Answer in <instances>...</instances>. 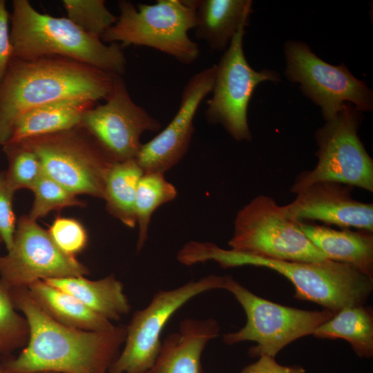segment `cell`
Returning <instances> with one entry per match:
<instances>
[{
	"mask_svg": "<svg viewBox=\"0 0 373 373\" xmlns=\"http://www.w3.org/2000/svg\"><path fill=\"white\" fill-rule=\"evenodd\" d=\"M13 303L26 318L29 338L15 357L1 362L8 373H108L124 343L126 329L91 332L64 325L45 314L27 287H10Z\"/></svg>",
	"mask_w": 373,
	"mask_h": 373,
	"instance_id": "1",
	"label": "cell"
},
{
	"mask_svg": "<svg viewBox=\"0 0 373 373\" xmlns=\"http://www.w3.org/2000/svg\"><path fill=\"white\" fill-rule=\"evenodd\" d=\"M115 75L62 57H12L0 82V145L8 142L14 122L29 110L66 99L105 100Z\"/></svg>",
	"mask_w": 373,
	"mask_h": 373,
	"instance_id": "2",
	"label": "cell"
},
{
	"mask_svg": "<svg viewBox=\"0 0 373 373\" xmlns=\"http://www.w3.org/2000/svg\"><path fill=\"white\" fill-rule=\"evenodd\" d=\"M194 256L199 263L213 260L222 268L251 265L274 270L293 284L296 298L315 303L335 313L364 305L373 289V279L350 265L329 259L320 262L271 260L224 249L210 242H199Z\"/></svg>",
	"mask_w": 373,
	"mask_h": 373,
	"instance_id": "3",
	"label": "cell"
},
{
	"mask_svg": "<svg viewBox=\"0 0 373 373\" xmlns=\"http://www.w3.org/2000/svg\"><path fill=\"white\" fill-rule=\"evenodd\" d=\"M12 57L30 60L58 56L123 75L126 59L120 44H105L68 17L36 10L28 0H14L10 15Z\"/></svg>",
	"mask_w": 373,
	"mask_h": 373,
	"instance_id": "4",
	"label": "cell"
},
{
	"mask_svg": "<svg viewBox=\"0 0 373 373\" xmlns=\"http://www.w3.org/2000/svg\"><path fill=\"white\" fill-rule=\"evenodd\" d=\"M117 5L119 15L102 35V41L152 48L184 64L197 60L198 45L189 36L195 25V0H157L137 8L121 0Z\"/></svg>",
	"mask_w": 373,
	"mask_h": 373,
	"instance_id": "5",
	"label": "cell"
},
{
	"mask_svg": "<svg viewBox=\"0 0 373 373\" xmlns=\"http://www.w3.org/2000/svg\"><path fill=\"white\" fill-rule=\"evenodd\" d=\"M231 249L283 261L320 262L327 257L270 196L259 195L241 208L234 220Z\"/></svg>",
	"mask_w": 373,
	"mask_h": 373,
	"instance_id": "6",
	"label": "cell"
},
{
	"mask_svg": "<svg viewBox=\"0 0 373 373\" xmlns=\"http://www.w3.org/2000/svg\"><path fill=\"white\" fill-rule=\"evenodd\" d=\"M224 289L229 291L242 307L247 316L245 325L226 334L227 345L249 341L257 344L249 354L253 357H275L286 345L314 331L330 319L335 312L324 309L309 311L282 305L258 296L231 276H225Z\"/></svg>",
	"mask_w": 373,
	"mask_h": 373,
	"instance_id": "7",
	"label": "cell"
},
{
	"mask_svg": "<svg viewBox=\"0 0 373 373\" xmlns=\"http://www.w3.org/2000/svg\"><path fill=\"white\" fill-rule=\"evenodd\" d=\"M361 120V112L346 103L334 118L316 131L317 164L297 177L291 193L298 194L323 181L373 191V160L357 134Z\"/></svg>",
	"mask_w": 373,
	"mask_h": 373,
	"instance_id": "8",
	"label": "cell"
},
{
	"mask_svg": "<svg viewBox=\"0 0 373 373\" xmlns=\"http://www.w3.org/2000/svg\"><path fill=\"white\" fill-rule=\"evenodd\" d=\"M37 156L43 173L70 192L103 198L113 162L82 127L21 142Z\"/></svg>",
	"mask_w": 373,
	"mask_h": 373,
	"instance_id": "9",
	"label": "cell"
},
{
	"mask_svg": "<svg viewBox=\"0 0 373 373\" xmlns=\"http://www.w3.org/2000/svg\"><path fill=\"white\" fill-rule=\"evenodd\" d=\"M225 276L208 275L171 290H160L144 309L135 311L126 327L124 346L108 373H144L161 349V334L171 316L205 291L224 289Z\"/></svg>",
	"mask_w": 373,
	"mask_h": 373,
	"instance_id": "10",
	"label": "cell"
},
{
	"mask_svg": "<svg viewBox=\"0 0 373 373\" xmlns=\"http://www.w3.org/2000/svg\"><path fill=\"white\" fill-rule=\"evenodd\" d=\"M245 27L241 26L216 64L212 96L205 117L211 124H220L236 140H250L247 109L255 88L265 81L277 82L274 70L256 71L247 62L243 50Z\"/></svg>",
	"mask_w": 373,
	"mask_h": 373,
	"instance_id": "11",
	"label": "cell"
},
{
	"mask_svg": "<svg viewBox=\"0 0 373 373\" xmlns=\"http://www.w3.org/2000/svg\"><path fill=\"white\" fill-rule=\"evenodd\" d=\"M285 75L298 82L303 94L321 108L325 121L334 118L346 103L361 111H370L372 92L342 64L331 65L313 53L301 41H287Z\"/></svg>",
	"mask_w": 373,
	"mask_h": 373,
	"instance_id": "12",
	"label": "cell"
},
{
	"mask_svg": "<svg viewBox=\"0 0 373 373\" xmlns=\"http://www.w3.org/2000/svg\"><path fill=\"white\" fill-rule=\"evenodd\" d=\"M79 126L113 162L135 159L141 135L162 128L158 119L133 100L122 75H115L105 102L87 111Z\"/></svg>",
	"mask_w": 373,
	"mask_h": 373,
	"instance_id": "13",
	"label": "cell"
},
{
	"mask_svg": "<svg viewBox=\"0 0 373 373\" xmlns=\"http://www.w3.org/2000/svg\"><path fill=\"white\" fill-rule=\"evenodd\" d=\"M88 273L84 264L60 250L48 232L26 216L19 218L12 247L0 260V279L10 287Z\"/></svg>",
	"mask_w": 373,
	"mask_h": 373,
	"instance_id": "14",
	"label": "cell"
},
{
	"mask_svg": "<svg viewBox=\"0 0 373 373\" xmlns=\"http://www.w3.org/2000/svg\"><path fill=\"white\" fill-rule=\"evenodd\" d=\"M216 64L193 75L184 87L178 111L152 140L142 144L135 157L144 173H164L186 155L194 132L193 120L206 96L211 93Z\"/></svg>",
	"mask_w": 373,
	"mask_h": 373,
	"instance_id": "15",
	"label": "cell"
},
{
	"mask_svg": "<svg viewBox=\"0 0 373 373\" xmlns=\"http://www.w3.org/2000/svg\"><path fill=\"white\" fill-rule=\"evenodd\" d=\"M352 189L339 182H315L296 194L291 202L281 206V209L294 222L318 220L342 229L373 232V204L353 199Z\"/></svg>",
	"mask_w": 373,
	"mask_h": 373,
	"instance_id": "16",
	"label": "cell"
},
{
	"mask_svg": "<svg viewBox=\"0 0 373 373\" xmlns=\"http://www.w3.org/2000/svg\"><path fill=\"white\" fill-rule=\"evenodd\" d=\"M213 318H186L178 332L166 336L153 365L144 373H205L201 356L207 343L218 336Z\"/></svg>",
	"mask_w": 373,
	"mask_h": 373,
	"instance_id": "17",
	"label": "cell"
},
{
	"mask_svg": "<svg viewBox=\"0 0 373 373\" xmlns=\"http://www.w3.org/2000/svg\"><path fill=\"white\" fill-rule=\"evenodd\" d=\"M312 242L327 259L350 265L373 279V232L297 222Z\"/></svg>",
	"mask_w": 373,
	"mask_h": 373,
	"instance_id": "18",
	"label": "cell"
},
{
	"mask_svg": "<svg viewBox=\"0 0 373 373\" xmlns=\"http://www.w3.org/2000/svg\"><path fill=\"white\" fill-rule=\"evenodd\" d=\"M250 0H195V36L214 50H225L241 26L247 24Z\"/></svg>",
	"mask_w": 373,
	"mask_h": 373,
	"instance_id": "19",
	"label": "cell"
},
{
	"mask_svg": "<svg viewBox=\"0 0 373 373\" xmlns=\"http://www.w3.org/2000/svg\"><path fill=\"white\" fill-rule=\"evenodd\" d=\"M96 103L86 99H66L29 110L14 122L8 143L73 129L79 126L84 113Z\"/></svg>",
	"mask_w": 373,
	"mask_h": 373,
	"instance_id": "20",
	"label": "cell"
},
{
	"mask_svg": "<svg viewBox=\"0 0 373 373\" xmlns=\"http://www.w3.org/2000/svg\"><path fill=\"white\" fill-rule=\"evenodd\" d=\"M44 281L73 296L111 322L119 321L131 309L123 285L113 274L96 280L77 276L50 278Z\"/></svg>",
	"mask_w": 373,
	"mask_h": 373,
	"instance_id": "21",
	"label": "cell"
},
{
	"mask_svg": "<svg viewBox=\"0 0 373 373\" xmlns=\"http://www.w3.org/2000/svg\"><path fill=\"white\" fill-rule=\"evenodd\" d=\"M27 289L40 309L64 325L91 332H106L115 327L111 321L93 311L73 296L44 280L36 281Z\"/></svg>",
	"mask_w": 373,
	"mask_h": 373,
	"instance_id": "22",
	"label": "cell"
},
{
	"mask_svg": "<svg viewBox=\"0 0 373 373\" xmlns=\"http://www.w3.org/2000/svg\"><path fill=\"white\" fill-rule=\"evenodd\" d=\"M316 338L346 340L361 358L373 355V312L364 305L343 308L320 325Z\"/></svg>",
	"mask_w": 373,
	"mask_h": 373,
	"instance_id": "23",
	"label": "cell"
},
{
	"mask_svg": "<svg viewBox=\"0 0 373 373\" xmlns=\"http://www.w3.org/2000/svg\"><path fill=\"white\" fill-rule=\"evenodd\" d=\"M144 171L135 159L115 162L105 178L103 199L109 213L124 225L136 224L135 202L138 182Z\"/></svg>",
	"mask_w": 373,
	"mask_h": 373,
	"instance_id": "24",
	"label": "cell"
},
{
	"mask_svg": "<svg viewBox=\"0 0 373 373\" xmlns=\"http://www.w3.org/2000/svg\"><path fill=\"white\" fill-rule=\"evenodd\" d=\"M177 189L160 172L144 173L136 192L135 213L139 227L137 251L140 252L148 239L149 227L153 213L161 205L174 200Z\"/></svg>",
	"mask_w": 373,
	"mask_h": 373,
	"instance_id": "25",
	"label": "cell"
},
{
	"mask_svg": "<svg viewBox=\"0 0 373 373\" xmlns=\"http://www.w3.org/2000/svg\"><path fill=\"white\" fill-rule=\"evenodd\" d=\"M29 338L26 318L17 312L10 287L0 279V354L8 356L24 347Z\"/></svg>",
	"mask_w": 373,
	"mask_h": 373,
	"instance_id": "26",
	"label": "cell"
},
{
	"mask_svg": "<svg viewBox=\"0 0 373 373\" xmlns=\"http://www.w3.org/2000/svg\"><path fill=\"white\" fill-rule=\"evenodd\" d=\"M3 151L8 161L5 173L10 189L13 193L23 188L31 189L43 174L36 154L22 142L7 143Z\"/></svg>",
	"mask_w": 373,
	"mask_h": 373,
	"instance_id": "27",
	"label": "cell"
},
{
	"mask_svg": "<svg viewBox=\"0 0 373 373\" xmlns=\"http://www.w3.org/2000/svg\"><path fill=\"white\" fill-rule=\"evenodd\" d=\"M62 4L70 21L99 38L117 19L103 0H63Z\"/></svg>",
	"mask_w": 373,
	"mask_h": 373,
	"instance_id": "28",
	"label": "cell"
},
{
	"mask_svg": "<svg viewBox=\"0 0 373 373\" xmlns=\"http://www.w3.org/2000/svg\"><path fill=\"white\" fill-rule=\"evenodd\" d=\"M31 190L35 194V200L28 216L35 221L46 216L51 211L82 204L77 198V195L70 192L44 173Z\"/></svg>",
	"mask_w": 373,
	"mask_h": 373,
	"instance_id": "29",
	"label": "cell"
},
{
	"mask_svg": "<svg viewBox=\"0 0 373 373\" xmlns=\"http://www.w3.org/2000/svg\"><path fill=\"white\" fill-rule=\"evenodd\" d=\"M48 232L58 248L69 256L75 257L88 243L86 229L79 221L73 218H57Z\"/></svg>",
	"mask_w": 373,
	"mask_h": 373,
	"instance_id": "30",
	"label": "cell"
},
{
	"mask_svg": "<svg viewBox=\"0 0 373 373\" xmlns=\"http://www.w3.org/2000/svg\"><path fill=\"white\" fill-rule=\"evenodd\" d=\"M14 193L8 187L5 172L0 173V236L8 251L13 243L16 218L12 209Z\"/></svg>",
	"mask_w": 373,
	"mask_h": 373,
	"instance_id": "31",
	"label": "cell"
},
{
	"mask_svg": "<svg viewBox=\"0 0 373 373\" xmlns=\"http://www.w3.org/2000/svg\"><path fill=\"white\" fill-rule=\"evenodd\" d=\"M10 21V15L7 10L6 1L0 0V82L12 57Z\"/></svg>",
	"mask_w": 373,
	"mask_h": 373,
	"instance_id": "32",
	"label": "cell"
},
{
	"mask_svg": "<svg viewBox=\"0 0 373 373\" xmlns=\"http://www.w3.org/2000/svg\"><path fill=\"white\" fill-rule=\"evenodd\" d=\"M305 370L299 365H282L276 362L275 357L263 355L259 359L245 367L240 373H305Z\"/></svg>",
	"mask_w": 373,
	"mask_h": 373,
	"instance_id": "33",
	"label": "cell"
},
{
	"mask_svg": "<svg viewBox=\"0 0 373 373\" xmlns=\"http://www.w3.org/2000/svg\"><path fill=\"white\" fill-rule=\"evenodd\" d=\"M0 373H8L1 365V363H0Z\"/></svg>",
	"mask_w": 373,
	"mask_h": 373,
	"instance_id": "34",
	"label": "cell"
},
{
	"mask_svg": "<svg viewBox=\"0 0 373 373\" xmlns=\"http://www.w3.org/2000/svg\"><path fill=\"white\" fill-rule=\"evenodd\" d=\"M39 373H56V372H39Z\"/></svg>",
	"mask_w": 373,
	"mask_h": 373,
	"instance_id": "35",
	"label": "cell"
},
{
	"mask_svg": "<svg viewBox=\"0 0 373 373\" xmlns=\"http://www.w3.org/2000/svg\"><path fill=\"white\" fill-rule=\"evenodd\" d=\"M2 242V239H1V238L0 236V242ZM1 256H0V260H1Z\"/></svg>",
	"mask_w": 373,
	"mask_h": 373,
	"instance_id": "36",
	"label": "cell"
}]
</instances>
